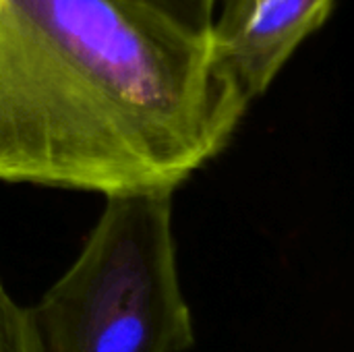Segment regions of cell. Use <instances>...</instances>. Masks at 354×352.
I'll use <instances>...</instances> for the list:
<instances>
[{"instance_id": "7a4b0ae2", "label": "cell", "mask_w": 354, "mask_h": 352, "mask_svg": "<svg viewBox=\"0 0 354 352\" xmlns=\"http://www.w3.org/2000/svg\"><path fill=\"white\" fill-rule=\"evenodd\" d=\"M25 315L39 352L187 351L172 193L106 197L73 266Z\"/></svg>"}, {"instance_id": "277c9868", "label": "cell", "mask_w": 354, "mask_h": 352, "mask_svg": "<svg viewBox=\"0 0 354 352\" xmlns=\"http://www.w3.org/2000/svg\"><path fill=\"white\" fill-rule=\"evenodd\" d=\"M139 2L149 4L174 17L183 25L195 31H203V33L212 31L216 10H218V0H139Z\"/></svg>"}, {"instance_id": "3957f363", "label": "cell", "mask_w": 354, "mask_h": 352, "mask_svg": "<svg viewBox=\"0 0 354 352\" xmlns=\"http://www.w3.org/2000/svg\"><path fill=\"white\" fill-rule=\"evenodd\" d=\"M332 6L334 0H218L214 52L247 102L270 87Z\"/></svg>"}, {"instance_id": "5b68a950", "label": "cell", "mask_w": 354, "mask_h": 352, "mask_svg": "<svg viewBox=\"0 0 354 352\" xmlns=\"http://www.w3.org/2000/svg\"><path fill=\"white\" fill-rule=\"evenodd\" d=\"M25 328V309L17 307L0 278V352H19Z\"/></svg>"}, {"instance_id": "8992f818", "label": "cell", "mask_w": 354, "mask_h": 352, "mask_svg": "<svg viewBox=\"0 0 354 352\" xmlns=\"http://www.w3.org/2000/svg\"><path fill=\"white\" fill-rule=\"evenodd\" d=\"M19 352H39L37 351V344H35V338H33V332H31V328H29L27 315H25V328H23V336H21Z\"/></svg>"}, {"instance_id": "6da1fadb", "label": "cell", "mask_w": 354, "mask_h": 352, "mask_svg": "<svg viewBox=\"0 0 354 352\" xmlns=\"http://www.w3.org/2000/svg\"><path fill=\"white\" fill-rule=\"evenodd\" d=\"M249 102L212 35L139 0H0V180L174 193Z\"/></svg>"}]
</instances>
